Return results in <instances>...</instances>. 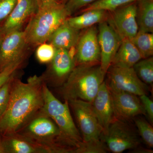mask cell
Instances as JSON below:
<instances>
[{
    "label": "cell",
    "mask_w": 153,
    "mask_h": 153,
    "mask_svg": "<svg viewBox=\"0 0 153 153\" xmlns=\"http://www.w3.org/2000/svg\"><path fill=\"white\" fill-rule=\"evenodd\" d=\"M42 76H30L27 82L14 76L8 104L0 118V134L17 133L41 109L44 105Z\"/></svg>",
    "instance_id": "1"
},
{
    "label": "cell",
    "mask_w": 153,
    "mask_h": 153,
    "mask_svg": "<svg viewBox=\"0 0 153 153\" xmlns=\"http://www.w3.org/2000/svg\"><path fill=\"white\" fill-rule=\"evenodd\" d=\"M105 75L100 66L76 65L61 86V94L66 101L80 100L91 102L104 82Z\"/></svg>",
    "instance_id": "2"
},
{
    "label": "cell",
    "mask_w": 153,
    "mask_h": 153,
    "mask_svg": "<svg viewBox=\"0 0 153 153\" xmlns=\"http://www.w3.org/2000/svg\"><path fill=\"white\" fill-rule=\"evenodd\" d=\"M17 133L42 148L46 153H68L70 147L51 118L40 111Z\"/></svg>",
    "instance_id": "3"
},
{
    "label": "cell",
    "mask_w": 153,
    "mask_h": 153,
    "mask_svg": "<svg viewBox=\"0 0 153 153\" xmlns=\"http://www.w3.org/2000/svg\"><path fill=\"white\" fill-rule=\"evenodd\" d=\"M68 16L64 4H52L42 7L31 17L24 31L28 45L38 46L49 40Z\"/></svg>",
    "instance_id": "4"
},
{
    "label": "cell",
    "mask_w": 153,
    "mask_h": 153,
    "mask_svg": "<svg viewBox=\"0 0 153 153\" xmlns=\"http://www.w3.org/2000/svg\"><path fill=\"white\" fill-rule=\"evenodd\" d=\"M101 139L108 150L114 153H120L139 147L140 140L134 129L128 123L115 119L111 123L106 135Z\"/></svg>",
    "instance_id": "5"
},
{
    "label": "cell",
    "mask_w": 153,
    "mask_h": 153,
    "mask_svg": "<svg viewBox=\"0 0 153 153\" xmlns=\"http://www.w3.org/2000/svg\"><path fill=\"white\" fill-rule=\"evenodd\" d=\"M108 81L107 82L110 91H125L140 96L148 94V85L143 82L137 76L133 68L110 67Z\"/></svg>",
    "instance_id": "6"
},
{
    "label": "cell",
    "mask_w": 153,
    "mask_h": 153,
    "mask_svg": "<svg viewBox=\"0 0 153 153\" xmlns=\"http://www.w3.org/2000/svg\"><path fill=\"white\" fill-rule=\"evenodd\" d=\"M68 102L82 133L83 141L101 139V128L91 102L80 100Z\"/></svg>",
    "instance_id": "7"
},
{
    "label": "cell",
    "mask_w": 153,
    "mask_h": 153,
    "mask_svg": "<svg viewBox=\"0 0 153 153\" xmlns=\"http://www.w3.org/2000/svg\"><path fill=\"white\" fill-rule=\"evenodd\" d=\"M28 46L24 31L15 30L5 34L0 45V72L11 64L26 59Z\"/></svg>",
    "instance_id": "8"
},
{
    "label": "cell",
    "mask_w": 153,
    "mask_h": 153,
    "mask_svg": "<svg viewBox=\"0 0 153 153\" xmlns=\"http://www.w3.org/2000/svg\"><path fill=\"white\" fill-rule=\"evenodd\" d=\"M47 72L41 75L44 82L52 87L61 86L75 66L74 59L67 49H57Z\"/></svg>",
    "instance_id": "9"
},
{
    "label": "cell",
    "mask_w": 153,
    "mask_h": 153,
    "mask_svg": "<svg viewBox=\"0 0 153 153\" xmlns=\"http://www.w3.org/2000/svg\"><path fill=\"white\" fill-rule=\"evenodd\" d=\"M98 32L100 66L106 74L122 40L111 24L105 21L99 23Z\"/></svg>",
    "instance_id": "10"
},
{
    "label": "cell",
    "mask_w": 153,
    "mask_h": 153,
    "mask_svg": "<svg viewBox=\"0 0 153 153\" xmlns=\"http://www.w3.org/2000/svg\"><path fill=\"white\" fill-rule=\"evenodd\" d=\"M100 58L98 30L93 26L79 37L76 44L74 63L75 65L95 64Z\"/></svg>",
    "instance_id": "11"
},
{
    "label": "cell",
    "mask_w": 153,
    "mask_h": 153,
    "mask_svg": "<svg viewBox=\"0 0 153 153\" xmlns=\"http://www.w3.org/2000/svg\"><path fill=\"white\" fill-rule=\"evenodd\" d=\"M137 1L131 3L112 12L111 25L122 40H131L139 31L137 20Z\"/></svg>",
    "instance_id": "12"
},
{
    "label": "cell",
    "mask_w": 153,
    "mask_h": 153,
    "mask_svg": "<svg viewBox=\"0 0 153 153\" xmlns=\"http://www.w3.org/2000/svg\"><path fill=\"white\" fill-rule=\"evenodd\" d=\"M110 91L116 119L128 122L139 115H146L142 103L138 96L125 91Z\"/></svg>",
    "instance_id": "13"
},
{
    "label": "cell",
    "mask_w": 153,
    "mask_h": 153,
    "mask_svg": "<svg viewBox=\"0 0 153 153\" xmlns=\"http://www.w3.org/2000/svg\"><path fill=\"white\" fill-rule=\"evenodd\" d=\"M91 103L101 128V137L107 133L111 123L115 119L111 93L106 82H102Z\"/></svg>",
    "instance_id": "14"
},
{
    "label": "cell",
    "mask_w": 153,
    "mask_h": 153,
    "mask_svg": "<svg viewBox=\"0 0 153 153\" xmlns=\"http://www.w3.org/2000/svg\"><path fill=\"white\" fill-rule=\"evenodd\" d=\"M38 10L36 0H19L1 29L4 34L21 28Z\"/></svg>",
    "instance_id": "15"
},
{
    "label": "cell",
    "mask_w": 153,
    "mask_h": 153,
    "mask_svg": "<svg viewBox=\"0 0 153 153\" xmlns=\"http://www.w3.org/2000/svg\"><path fill=\"white\" fill-rule=\"evenodd\" d=\"M142 59L143 57L140 53L131 40L123 39L114 55L111 66L132 68Z\"/></svg>",
    "instance_id": "16"
},
{
    "label": "cell",
    "mask_w": 153,
    "mask_h": 153,
    "mask_svg": "<svg viewBox=\"0 0 153 153\" xmlns=\"http://www.w3.org/2000/svg\"><path fill=\"white\" fill-rule=\"evenodd\" d=\"M80 36L79 30L71 27L66 20L55 30L48 41L57 49L69 50L76 46Z\"/></svg>",
    "instance_id": "17"
},
{
    "label": "cell",
    "mask_w": 153,
    "mask_h": 153,
    "mask_svg": "<svg viewBox=\"0 0 153 153\" xmlns=\"http://www.w3.org/2000/svg\"><path fill=\"white\" fill-rule=\"evenodd\" d=\"M5 153H45L38 145L18 133L2 135Z\"/></svg>",
    "instance_id": "18"
},
{
    "label": "cell",
    "mask_w": 153,
    "mask_h": 153,
    "mask_svg": "<svg viewBox=\"0 0 153 153\" xmlns=\"http://www.w3.org/2000/svg\"><path fill=\"white\" fill-rule=\"evenodd\" d=\"M43 94L44 105L39 111L41 113L51 118L60 115L70 113L68 101L66 100L64 103L59 101L44 82L43 85Z\"/></svg>",
    "instance_id": "19"
},
{
    "label": "cell",
    "mask_w": 153,
    "mask_h": 153,
    "mask_svg": "<svg viewBox=\"0 0 153 153\" xmlns=\"http://www.w3.org/2000/svg\"><path fill=\"white\" fill-rule=\"evenodd\" d=\"M79 16L66 19L69 25L77 30H80L92 27L105 21L107 17V11L99 9L84 11Z\"/></svg>",
    "instance_id": "20"
},
{
    "label": "cell",
    "mask_w": 153,
    "mask_h": 153,
    "mask_svg": "<svg viewBox=\"0 0 153 153\" xmlns=\"http://www.w3.org/2000/svg\"><path fill=\"white\" fill-rule=\"evenodd\" d=\"M137 20L139 31L153 33V0H138Z\"/></svg>",
    "instance_id": "21"
},
{
    "label": "cell",
    "mask_w": 153,
    "mask_h": 153,
    "mask_svg": "<svg viewBox=\"0 0 153 153\" xmlns=\"http://www.w3.org/2000/svg\"><path fill=\"white\" fill-rule=\"evenodd\" d=\"M131 40L139 51L143 58L153 56V33L138 31L136 35Z\"/></svg>",
    "instance_id": "22"
},
{
    "label": "cell",
    "mask_w": 153,
    "mask_h": 153,
    "mask_svg": "<svg viewBox=\"0 0 153 153\" xmlns=\"http://www.w3.org/2000/svg\"><path fill=\"white\" fill-rule=\"evenodd\" d=\"M137 75L147 85H152L153 82V58H143L133 67Z\"/></svg>",
    "instance_id": "23"
},
{
    "label": "cell",
    "mask_w": 153,
    "mask_h": 153,
    "mask_svg": "<svg viewBox=\"0 0 153 153\" xmlns=\"http://www.w3.org/2000/svg\"><path fill=\"white\" fill-rule=\"evenodd\" d=\"M138 0H97L85 7L82 12L88 10L99 9L106 11L113 12L131 3L137 1Z\"/></svg>",
    "instance_id": "24"
},
{
    "label": "cell",
    "mask_w": 153,
    "mask_h": 153,
    "mask_svg": "<svg viewBox=\"0 0 153 153\" xmlns=\"http://www.w3.org/2000/svg\"><path fill=\"white\" fill-rule=\"evenodd\" d=\"M108 151L106 145L101 139L82 141L76 149V153H105Z\"/></svg>",
    "instance_id": "25"
},
{
    "label": "cell",
    "mask_w": 153,
    "mask_h": 153,
    "mask_svg": "<svg viewBox=\"0 0 153 153\" xmlns=\"http://www.w3.org/2000/svg\"><path fill=\"white\" fill-rule=\"evenodd\" d=\"M36 51L37 60L41 63H49L55 57L57 49L50 43L46 42L38 45Z\"/></svg>",
    "instance_id": "26"
},
{
    "label": "cell",
    "mask_w": 153,
    "mask_h": 153,
    "mask_svg": "<svg viewBox=\"0 0 153 153\" xmlns=\"http://www.w3.org/2000/svg\"><path fill=\"white\" fill-rule=\"evenodd\" d=\"M139 132L144 141L150 148L153 147V128L147 121L141 118L134 119Z\"/></svg>",
    "instance_id": "27"
},
{
    "label": "cell",
    "mask_w": 153,
    "mask_h": 153,
    "mask_svg": "<svg viewBox=\"0 0 153 153\" xmlns=\"http://www.w3.org/2000/svg\"><path fill=\"white\" fill-rule=\"evenodd\" d=\"M25 59H22L11 64L0 72V88L16 76V73L23 66Z\"/></svg>",
    "instance_id": "28"
},
{
    "label": "cell",
    "mask_w": 153,
    "mask_h": 153,
    "mask_svg": "<svg viewBox=\"0 0 153 153\" xmlns=\"http://www.w3.org/2000/svg\"><path fill=\"white\" fill-rule=\"evenodd\" d=\"M14 77L0 88V118L4 114L8 104L11 85Z\"/></svg>",
    "instance_id": "29"
},
{
    "label": "cell",
    "mask_w": 153,
    "mask_h": 153,
    "mask_svg": "<svg viewBox=\"0 0 153 153\" xmlns=\"http://www.w3.org/2000/svg\"><path fill=\"white\" fill-rule=\"evenodd\" d=\"M97 1V0H68L64 6L69 16L76 11Z\"/></svg>",
    "instance_id": "30"
},
{
    "label": "cell",
    "mask_w": 153,
    "mask_h": 153,
    "mask_svg": "<svg viewBox=\"0 0 153 153\" xmlns=\"http://www.w3.org/2000/svg\"><path fill=\"white\" fill-rule=\"evenodd\" d=\"M19 0H0V22L5 20Z\"/></svg>",
    "instance_id": "31"
},
{
    "label": "cell",
    "mask_w": 153,
    "mask_h": 153,
    "mask_svg": "<svg viewBox=\"0 0 153 153\" xmlns=\"http://www.w3.org/2000/svg\"><path fill=\"white\" fill-rule=\"evenodd\" d=\"M140 100L142 103L146 115L147 116L151 123L153 122V102L146 94L140 96Z\"/></svg>",
    "instance_id": "32"
},
{
    "label": "cell",
    "mask_w": 153,
    "mask_h": 153,
    "mask_svg": "<svg viewBox=\"0 0 153 153\" xmlns=\"http://www.w3.org/2000/svg\"><path fill=\"white\" fill-rule=\"evenodd\" d=\"M62 0H36L38 9L52 4L61 3Z\"/></svg>",
    "instance_id": "33"
},
{
    "label": "cell",
    "mask_w": 153,
    "mask_h": 153,
    "mask_svg": "<svg viewBox=\"0 0 153 153\" xmlns=\"http://www.w3.org/2000/svg\"><path fill=\"white\" fill-rule=\"evenodd\" d=\"M132 152L134 153H153V151L149 149H145L143 148H139V146L135 148V149H132Z\"/></svg>",
    "instance_id": "34"
},
{
    "label": "cell",
    "mask_w": 153,
    "mask_h": 153,
    "mask_svg": "<svg viewBox=\"0 0 153 153\" xmlns=\"http://www.w3.org/2000/svg\"><path fill=\"white\" fill-rule=\"evenodd\" d=\"M0 153H5L4 148L2 142V139L0 138Z\"/></svg>",
    "instance_id": "35"
},
{
    "label": "cell",
    "mask_w": 153,
    "mask_h": 153,
    "mask_svg": "<svg viewBox=\"0 0 153 153\" xmlns=\"http://www.w3.org/2000/svg\"><path fill=\"white\" fill-rule=\"evenodd\" d=\"M4 36V34L3 33L2 30H1V28H0V45H1V43Z\"/></svg>",
    "instance_id": "36"
}]
</instances>
